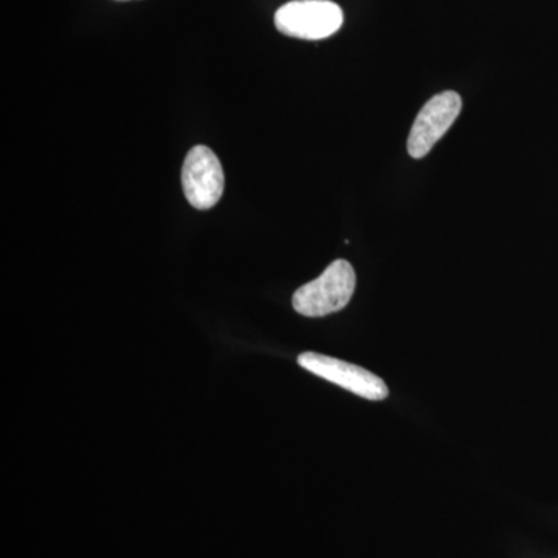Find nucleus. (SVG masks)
I'll list each match as a JSON object with an SVG mask.
<instances>
[{
	"mask_svg": "<svg viewBox=\"0 0 558 558\" xmlns=\"http://www.w3.org/2000/svg\"><path fill=\"white\" fill-rule=\"evenodd\" d=\"M299 365L337 387L348 389L359 398L368 400L388 398L387 384L379 376L344 360L317 354V352H304L299 355Z\"/></svg>",
	"mask_w": 558,
	"mask_h": 558,
	"instance_id": "nucleus-3",
	"label": "nucleus"
},
{
	"mask_svg": "<svg viewBox=\"0 0 558 558\" xmlns=\"http://www.w3.org/2000/svg\"><path fill=\"white\" fill-rule=\"evenodd\" d=\"M462 100L453 90L436 95L418 112L409 137V153L413 159L427 156L461 112Z\"/></svg>",
	"mask_w": 558,
	"mask_h": 558,
	"instance_id": "nucleus-5",
	"label": "nucleus"
},
{
	"mask_svg": "<svg viewBox=\"0 0 558 558\" xmlns=\"http://www.w3.org/2000/svg\"><path fill=\"white\" fill-rule=\"evenodd\" d=\"M182 186L186 201L197 209L215 207L223 194L226 178L222 165L207 146H194L182 170Z\"/></svg>",
	"mask_w": 558,
	"mask_h": 558,
	"instance_id": "nucleus-4",
	"label": "nucleus"
},
{
	"mask_svg": "<svg viewBox=\"0 0 558 558\" xmlns=\"http://www.w3.org/2000/svg\"><path fill=\"white\" fill-rule=\"evenodd\" d=\"M343 20V11L330 0H293L275 14V25L282 35L306 40L336 35Z\"/></svg>",
	"mask_w": 558,
	"mask_h": 558,
	"instance_id": "nucleus-2",
	"label": "nucleus"
},
{
	"mask_svg": "<svg viewBox=\"0 0 558 558\" xmlns=\"http://www.w3.org/2000/svg\"><path fill=\"white\" fill-rule=\"evenodd\" d=\"M357 277L351 264L333 260L314 281L301 286L293 295V310L304 317L318 318L336 314L348 306L355 292Z\"/></svg>",
	"mask_w": 558,
	"mask_h": 558,
	"instance_id": "nucleus-1",
	"label": "nucleus"
}]
</instances>
